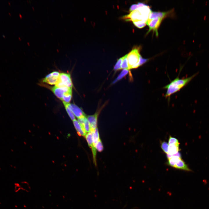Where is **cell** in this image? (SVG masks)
<instances>
[{"instance_id": "obj_25", "label": "cell", "mask_w": 209, "mask_h": 209, "mask_svg": "<svg viewBox=\"0 0 209 209\" xmlns=\"http://www.w3.org/2000/svg\"><path fill=\"white\" fill-rule=\"evenodd\" d=\"M122 57L120 58L117 60L114 67V70L117 71L121 69V66L122 62Z\"/></svg>"}, {"instance_id": "obj_17", "label": "cell", "mask_w": 209, "mask_h": 209, "mask_svg": "<svg viewBox=\"0 0 209 209\" xmlns=\"http://www.w3.org/2000/svg\"><path fill=\"white\" fill-rule=\"evenodd\" d=\"M72 92L65 93L61 99L63 104H68L71 101L72 98Z\"/></svg>"}, {"instance_id": "obj_2", "label": "cell", "mask_w": 209, "mask_h": 209, "mask_svg": "<svg viewBox=\"0 0 209 209\" xmlns=\"http://www.w3.org/2000/svg\"><path fill=\"white\" fill-rule=\"evenodd\" d=\"M140 55L139 49H133L127 54L128 69H136L140 66L139 62Z\"/></svg>"}, {"instance_id": "obj_6", "label": "cell", "mask_w": 209, "mask_h": 209, "mask_svg": "<svg viewBox=\"0 0 209 209\" xmlns=\"http://www.w3.org/2000/svg\"><path fill=\"white\" fill-rule=\"evenodd\" d=\"M60 73L54 71L48 74L43 79V82L51 85L55 84L58 80Z\"/></svg>"}, {"instance_id": "obj_26", "label": "cell", "mask_w": 209, "mask_h": 209, "mask_svg": "<svg viewBox=\"0 0 209 209\" xmlns=\"http://www.w3.org/2000/svg\"><path fill=\"white\" fill-rule=\"evenodd\" d=\"M95 147L96 150L99 152H101L103 151V147L102 142L100 139L95 145Z\"/></svg>"}, {"instance_id": "obj_27", "label": "cell", "mask_w": 209, "mask_h": 209, "mask_svg": "<svg viewBox=\"0 0 209 209\" xmlns=\"http://www.w3.org/2000/svg\"><path fill=\"white\" fill-rule=\"evenodd\" d=\"M168 144H179L178 140L176 138L170 136L168 140Z\"/></svg>"}, {"instance_id": "obj_11", "label": "cell", "mask_w": 209, "mask_h": 209, "mask_svg": "<svg viewBox=\"0 0 209 209\" xmlns=\"http://www.w3.org/2000/svg\"><path fill=\"white\" fill-rule=\"evenodd\" d=\"M98 115V113H97L87 117V118L89 123L91 130L94 129L97 127Z\"/></svg>"}, {"instance_id": "obj_35", "label": "cell", "mask_w": 209, "mask_h": 209, "mask_svg": "<svg viewBox=\"0 0 209 209\" xmlns=\"http://www.w3.org/2000/svg\"><path fill=\"white\" fill-rule=\"evenodd\" d=\"M8 3L9 4V5H10L11 4H10V2H8Z\"/></svg>"}, {"instance_id": "obj_10", "label": "cell", "mask_w": 209, "mask_h": 209, "mask_svg": "<svg viewBox=\"0 0 209 209\" xmlns=\"http://www.w3.org/2000/svg\"><path fill=\"white\" fill-rule=\"evenodd\" d=\"M138 9L141 13L143 17L142 20L146 23L147 21L151 10L149 6L146 5L139 8Z\"/></svg>"}, {"instance_id": "obj_18", "label": "cell", "mask_w": 209, "mask_h": 209, "mask_svg": "<svg viewBox=\"0 0 209 209\" xmlns=\"http://www.w3.org/2000/svg\"><path fill=\"white\" fill-rule=\"evenodd\" d=\"M181 158L179 157H172L168 158L167 159V165L174 168L177 162Z\"/></svg>"}, {"instance_id": "obj_29", "label": "cell", "mask_w": 209, "mask_h": 209, "mask_svg": "<svg viewBox=\"0 0 209 209\" xmlns=\"http://www.w3.org/2000/svg\"><path fill=\"white\" fill-rule=\"evenodd\" d=\"M148 60V59H144L142 57L141 55H140V60H139V66H140L142 65L144 63H145Z\"/></svg>"}, {"instance_id": "obj_21", "label": "cell", "mask_w": 209, "mask_h": 209, "mask_svg": "<svg viewBox=\"0 0 209 209\" xmlns=\"http://www.w3.org/2000/svg\"><path fill=\"white\" fill-rule=\"evenodd\" d=\"M133 22L134 24L139 28L144 27L146 24V23L142 20H137Z\"/></svg>"}, {"instance_id": "obj_7", "label": "cell", "mask_w": 209, "mask_h": 209, "mask_svg": "<svg viewBox=\"0 0 209 209\" xmlns=\"http://www.w3.org/2000/svg\"><path fill=\"white\" fill-rule=\"evenodd\" d=\"M58 80L64 86L72 88L73 84L70 74L66 73H60Z\"/></svg>"}, {"instance_id": "obj_15", "label": "cell", "mask_w": 209, "mask_h": 209, "mask_svg": "<svg viewBox=\"0 0 209 209\" xmlns=\"http://www.w3.org/2000/svg\"><path fill=\"white\" fill-rule=\"evenodd\" d=\"M179 144L169 145L168 154L173 155L176 154L179 151Z\"/></svg>"}, {"instance_id": "obj_30", "label": "cell", "mask_w": 209, "mask_h": 209, "mask_svg": "<svg viewBox=\"0 0 209 209\" xmlns=\"http://www.w3.org/2000/svg\"><path fill=\"white\" fill-rule=\"evenodd\" d=\"M139 7L137 4H133L130 7L129 11L130 12H131L133 10L137 9Z\"/></svg>"}, {"instance_id": "obj_8", "label": "cell", "mask_w": 209, "mask_h": 209, "mask_svg": "<svg viewBox=\"0 0 209 209\" xmlns=\"http://www.w3.org/2000/svg\"><path fill=\"white\" fill-rule=\"evenodd\" d=\"M85 138L89 146L91 149L93 155V162L96 165V155L97 150L93 144L92 133L91 131L86 134L85 136Z\"/></svg>"}, {"instance_id": "obj_4", "label": "cell", "mask_w": 209, "mask_h": 209, "mask_svg": "<svg viewBox=\"0 0 209 209\" xmlns=\"http://www.w3.org/2000/svg\"><path fill=\"white\" fill-rule=\"evenodd\" d=\"M51 90L55 95L59 98L61 100L64 94L69 92H72V88L66 87H58L54 86L51 88Z\"/></svg>"}, {"instance_id": "obj_32", "label": "cell", "mask_w": 209, "mask_h": 209, "mask_svg": "<svg viewBox=\"0 0 209 209\" xmlns=\"http://www.w3.org/2000/svg\"><path fill=\"white\" fill-rule=\"evenodd\" d=\"M2 36H3V37L4 38H5V37H6L4 35H2Z\"/></svg>"}, {"instance_id": "obj_24", "label": "cell", "mask_w": 209, "mask_h": 209, "mask_svg": "<svg viewBox=\"0 0 209 209\" xmlns=\"http://www.w3.org/2000/svg\"><path fill=\"white\" fill-rule=\"evenodd\" d=\"M66 110L71 119L73 121L75 120V116L71 109L68 107L65 104H64Z\"/></svg>"}, {"instance_id": "obj_22", "label": "cell", "mask_w": 209, "mask_h": 209, "mask_svg": "<svg viewBox=\"0 0 209 209\" xmlns=\"http://www.w3.org/2000/svg\"><path fill=\"white\" fill-rule=\"evenodd\" d=\"M161 147L163 151L165 153L168 154L169 145L165 141H163L161 143Z\"/></svg>"}, {"instance_id": "obj_3", "label": "cell", "mask_w": 209, "mask_h": 209, "mask_svg": "<svg viewBox=\"0 0 209 209\" xmlns=\"http://www.w3.org/2000/svg\"><path fill=\"white\" fill-rule=\"evenodd\" d=\"M163 19L162 18H156L152 19H148L146 24L148 26L149 28V30L147 32V34L151 30L156 32V35L158 36V29Z\"/></svg>"}, {"instance_id": "obj_36", "label": "cell", "mask_w": 209, "mask_h": 209, "mask_svg": "<svg viewBox=\"0 0 209 209\" xmlns=\"http://www.w3.org/2000/svg\"><path fill=\"white\" fill-rule=\"evenodd\" d=\"M201 45V44H199V47Z\"/></svg>"}, {"instance_id": "obj_28", "label": "cell", "mask_w": 209, "mask_h": 209, "mask_svg": "<svg viewBox=\"0 0 209 209\" xmlns=\"http://www.w3.org/2000/svg\"><path fill=\"white\" fill-rule=\"evenodd\" d=\"M181 154L179 152L176 154L173 155L167 154V159L172 157L181 158Z\"/></svg>"}, {"instance_id": "obj_19", "label": "cell", "mask_w": 209, "mask_h": 209, "mask_svg": "<svg viewBox=\"0 0 209 209\" xmlns=\"http://www.w3.org/2000/svg\"><path fill=\"white\" fill-rule=\"evenodd\" d=\"M129 70L126 69H124L121 72L117 78L113 82L112 84H114L118 81L122 79L125 76L129 73Z\"/></svg>"}, {"instance_id": "obj_12", "label": "cell", "mask_w": 209, "mask_h": 209, "mask_svg": "<svg viewBox=\"0 0 209 209\" xmlns=\"http://www.w3.org/2000/svg\"><path fill=\"white\" fill-rule=\"evenodd\" d=\"M73 121L74 126L78 135L80 136H85L87 133L82 126L76 119Z\"/></svg>"}, {"instance_id": "obj_9", "label": "cell", "mask_w": 209, "mask_h": 209, "mask_svg": "<svg viewBox=\"0 0 209 209\" xmlns=\"http://www.w3.org/2000/svg\"><path fill=\"white\" fill-rule=\"evenodd\" d=\"M66 104L68 107L71 109L75 116L78 118L86 116V115L82 110L73 104Z\"/></svg>"}, {"instance_id": "obj_37", "label": "cell", "mask_w": 209, "mask_h": 209, "mask_svg": "<svg viewBox=\"0 0 209 209\" xmlns=\"http://www.w3.org/2000/svg\"><path fill=\"white\" fill-rule=\"evenodd\" d=\"M207 1H206V3H207Z\"/></svg>"}, {"instance_id": "obj_13", "label": "cell", "mask_w": 209, "mask_h": 209, "mask_svg": "<svg viewBox=\"0 0 209 209\" xmlns=\"http://www.w3.org/2000/svg\"><path fill=\"white\" fill-rule=\"evenodd\" d=\"M174 168L187 171H191L181 158H180L177 162Z\"/></svg>"}, {"instance_id": "obj_23", "label": "cell", "mask_w": 209, "mask_h": 209, "mask_svg": "<svg viewBox=\"0 0 209 209\" xmlns=\"http://www.w3.org/2000/svg\"><path fill=\"white\" fill-rule=\"evenodd\" d=\"M82 127L84 129L86 133H88L91 131V128L90 124L87 118L86 119Z\"/></svg>"}, {"instance_id": "obj_5", "label": "cell", "mask_w": 209, "mask_h": 209, "mask_svg": "<svg viewBox=\"0 0 209 209\" xmlns=\"http://www.w3.org/2000/svg\"><path fill=\"white\" fill-rule=\"evenodd\" d=\"M122 18L126 21H133L139 20H142L143 19L142 15L138 9L131 12L129 14L123 16Z\"/></svg>"}, {"instance_id": "obj_16", "label": "cell", "mask_w": 209, "mask_h": 209, "mask_svg": "<svg viewBox=\"0 0 209 209\" xmlns=\"http://www.w3.org/2000/svg\"><path fill=\"white\" fill-rule=\"evenodd\" d=\"M92 133L93 144L95 147V145L100 139L98 129L97 127L94 129L91 130Z\"/></svg>"}, {"instance_id": "obj_1", "label": "cell", "mask_w": 209, "mask_h": 209, "mask_svg": "<svg viewBox=\"0 0 209 209\" xmlns=\"http://www.w3.org/2000/svg\"><path fill=\"white\" fill-rule=\"evenodd\" d=\"M197 74L198 73H197L189 77L184 79H180L178 77L175 78L164 87V89H167L165 97L169 98L172 94L177 92L186 86Z\"/></svg>"}, {"instance_id": "obj_31", "label": "cell", "mask_w": 209, "mask_h": 209, "mask_svg": "<svg viewBox=\"0 0 209 209\" xmlns=\"http://www.w3.org/2000/svg\"><path fill=\"white\" fill-rule=\"evenodd\" d=\"M137 5H138L139 8L147 5L145 3L141 2H138L137 4Z\"/></svg>"}, {"instance_id": "obj_33", "label": "cell", "mask_w": 209, "mask_h": 209, "mask_svg": "<svg viewBox=\"0 0 209 209\" xmlns=\"http://www.w3.org/2000/svg\"><path fill=\"white\" fill-rule=\"evenodd\" d=\"M8 14H9V15H10V16H11V14L10 13V12H8Z\"/></svg>"}, {"instance_id": "obj_34", "label": "cell", "mask_w": 209, "mask_h": 209, "mask_svg": "<svg viewBox=\"0 0 209 209\" xmlns=\"http://www.w3.org/2000/svg\"><path fill=\"white\" fill-rule=\"evenodd\" d=\"M206 16H204V19H206Z\"/></svg>"}, {"instance_id": "obj_14", "label": "cell", "mask_w": 209, "mask_h": 209, "mask_svg": "<svg viewBox=\"0 0 209 209\" xmlns=\"http://www.w3.org/2000/svg\"><path fill=\"white\" fill-rule=\"evenodd\" d=\"M169 12H156L151 11L149 14L148 19H152L157 17L163 19L167 16Z\"/></svg>"}, {"instance_id": "obj_20", "label": "cell", "mask_w": 209, "mask_h": 209, "mask_svg": "<svg viewBox=\"0 0 209 209\" xmlns=\"http://www.w3.org/2000/svg\"><path fill=\"white\" fill-rule=\"evenodd\" d=\"M127 54L126 55L122 57V62L121 66V69H128L127 61Z\"/></svg>"}]
</instances>
